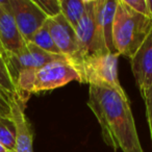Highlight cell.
Wrapping results in <instances>:
<instances>
[{
  "label": "cell",
  "instance_id": "2",
  "mask_svg": "<svg viewBox=\"0 0 152 152\" xmlns=\"http://www.w3.org/2000/svg\"><path fill=\"white\" fill-rule=\"evenodd\" d=\"M74 80L81 83V77L69 58L51 61L37 70L22 71L15 77L17 99L25 105L31 94L51 91Z\"/></svg>",
  "mask_w": 152,
  "mask_h": 152
},
{
  "label": "cell",
  "instance_id": "23",
  "mask_svg": "<svg viewBox=\"0 0 152 152\" xmlns=\"http://www.w3.org/2000/svg\"><path fill=\"white\" fill-rule=\"evenodd\" d=\"M0 152H9V151H7V150L5 149V148L3 147V146L1 145V144H0Z\"/></svg>",
  "mask_w": 152,
  "mask_h": 152
},
{
  "label": "cell",
  "instance_id": "1",
  "mask_svg": "<svg viewBox=\"0 0 152 152\" xmlns=\"http://www.w3.org/2000/svg\"><path fill=\"white\" fill-rule=\"evenodd\" d=\"M88 106L101 128L104 143L122 152H144L128 98L104 85H89Z\"/></svg>",
  "mask_w": 152,
  "mask_h": 152
},
{
  "label": "cell",
  "instance_id": "3",
  "mask_svg": "<svg viewBox=\"0 0 152 152\" xmlns=\"http://www.w3.org/2000/svg\"><path fill=\"white\" fill-rule=\"evenodd\" d=\"M152 28V19L127 7L118 0L113 24V43L120 55L131 58Z\"/></svg>",
  "mask_w": 152,
  "mask_h": 152
},
{
  "label": "cell",
  "instance_id": "14",
  "mask_svg": "<svg viewBox=\"0 0 152 152\" xmlns=\"http://www.w3.org/2000/svg\"><path fill=\"white\" fill-rule=\"evenodd\" d=\"M28 42L34 44L36 46H38L39 48L46 51V52L52 53V54L63 55L59 52L58 49H57L56 45L54 44V41H53L50 31H49L47 21L44 25L41 26V27L34 32V36L30 38V40L28 41Z\"/></svg>",
  "mask_w": 152,
  "mask_h": 152
},
{
  "label": "cell",
  "instance_id": "8",
  "mask_svg": "<svg viewBox=\"0 0 152 152\" xmlns=\"http://www.w3.org/2000/svg\"><path fill=\"white\" fill-rule=\"evenodd\" d=\"M49 31L59 52L72 61L74 66L79 59V49L75 29L61 14L47 19Z\"/></svg>",
  "mask_w": 152,
  "mask_h": 152
},
{
  "label": "cell",
  "instance_id": "19",
  "mask_svg": "<svg viewBox=\"0 0 152 152\" xmlns=\"http://www.w3.org/2000/svg\"><path fill=\"white\" fill-rule=\"evenodd\" d=\"M123 1L127 7H129L135 13L151 18L150 10L149 7H148V0H123Z\"/></svg>",
  "mask_w": 152,
  "mask_h": 152
},
{
  "label": "cell",
  "instance_id": "6",
  "mask_svg": "<svg viewBox=\"0 0 152 152\" xmlns=\"http://www.w3.org/2000/svg\"><path fill=\"white\" fill-rule=\"evenodd\" d=\"M17 26L26 42L47 21V16L34 0H9Z\"/></svg>",
  "mask_w": 152,
  "mask_h": 152
},
{
  "label": "cell",
  "instance_id": "20",
  "mask_svg": "<svg viewBox=\"0 0 152 152\" xmlns=\"http://www.w3.org/2000/svg\"><path fill=\"white\" fill-rule=\"evenodd\" d=\"M0 110L7 116L11 117V106H10V97L0 90Z\"/></svg>",
  "mask_w": 152,
  "mask_h": 152
},
{
  "label": "cell",
  "instance_id": "9",
  "mask_svg": "<svg viewBox=\"0 0 152 152\" xmlns=\"http://www.w3.org/2000/svg\"><path fill=\"white\" fill-rule=\"evenodd\" d=\"M76 39L79 49L78 65L86 57L98 54L96 44V0H87L86 12L83 19L75 28Z\"/></svg>",
  "mask_w": 152,
  "mask_h": 152
},
{
  "label": "cell",
  "instance_id": "22",
  "mask_svg": "<svg viewBox=\"0 0 152 152\" xmlns=\"http://www.w3.org/2000/svg\"><path fill=\"white\" fill-rule=\"evenodd\" d=\"M148 7H149L150 14H151V18H152V0H148Z\"/></svg>",
  "mask_w": 152,
  "mask_h": 152
},
{
  "label": "cell",
  "instance_id": "17",
  "mask_svg": "<svg viewBox=\"0 0 152 152\" xmlns=\"http://www.w3.org/2000/svg\"><path fill=\"white\" fill-rule=\"evenodd\" d=\"M34 3L47 16V18L56 17L61 14V0H34Z\"/></svg>",
  "mask_w": 152,
  "mask_h": 152
},
{
  "label": "cell",
  "instance_id": "10",
  "mask_svg": "<svg viewBox=\"0 0 152 152\" xmlns=\"http://www.w3.org/2000/svg\"><path fill=\"white\" fill-rule=\"evenodd\" d=\"M0 43L7 55L19 52L26 43L15 21L9 0H0Z\"/></svg>",
  "mask_w": 152,
  "mask_h": 152
},
{
  "label": "cell",
  "instance_id": "7",
  "mask_svg": "<svg viewBox=\"0 0 152 152\" xmlns=\"http://www.w3.org/2000/svg\"><path fill=\"white\" fill-rule=\"evenodd\" d=\"M118 0H96V44L98 54L115 53L113 24Z\"/></svg>",
  "mask_w": 152,
  "mask_h": 152
},
{
  "label": "cell",
  "instance_id": "12",
  "mask_svg": "<svg viewBox=\"0 0 152 152\" xmlns=\"http://www.w3.org/2000/svg\"><path fill=\"white\" fill-rule=\"evenodd\" d=\"M11 118L16 125V144L12 152H34V130L24 112V106L17 98H10Z\"/></svg>",
  "mask_w": 152,
  "mask_h": 152
},
{
  "label": "cell",
  "instance_id": "18",
  "mask_svg": "<svg viewBox=\"0 0 152 152\" xmlns=\"http://www.w3.org/2000/svg\"><path fill=\"white\" fill-rule=\"evenodd\" d=\"M141 95L146 105V116H147L150 137H151L152 142V86L149 88H146L144 90H141Z\"/></svg>",
  "mask_w": 152,
  "mask_h": 152
},
{
  "label": "cell",
  "instance_id": "21",
  "mask_svg": "<svg viewBox=\"0 0 152 152\" xmlns=\"http://www.w3.org/2000/svg\"><path fill=\"white\" fill-rule=\"evenodd\" d=\"M0 55L3 57V58L7 61V52L4 51V49H3V47H2V45H1V43H0Z\"/></svg>",
  "mask_w": 152,
  "mask_h": 152
},
{
  "label": "cell",
  "instance_id": "15",
  "mask_svg": "<svg viewBox=\"0 0 152 152\" xmlns=\"http://www.w3.org/2000/svg\"><path fill=\"white\" fill-rule=\"evenodd\" d=\"M0 144L9 152L16 144V125L11 117L0 115Z\"/></svg>",
  "mask_w": 152,
  "mask_h": 152
},
{
  "label": "cell",
  "instance_id": "11",
  "mask_svg": "<svg viewBox=\"0 0 152 152\" xmlns=\"http://www.w3.org/2000/svg\"><path fill=\"white\" fill-rule=\"evenodd\" d=\"M130 59L131 70L140 91L152 86V28Z\"/></svg>",
  "mask_w": 152,
  "mask_h": 152
},
{
  "label": "cell",
  "instance_id": "16",
  "mask_svg": "<svg viewBox=\"0 0 152 152\" xmlns=\"http://www.w3.org/2000/svg\"><path fill=\"white\" fill-rule=\"evenodd\" d=\"M0 90L10 98H17V87L7 61L0 55Z\"/></svg>",
  "mask_w": 152,
  "mask_h": 152
},
{
  "label": "cell",
  "instance_id": "5",
  "mask_svg": "<svg viewBox=\"0 0 152 152\" xmlns=\"http://www.w3.org/2000/svg\"><path fill=\"white\" fill-rule=\"evenodd\" d=\"M65 55H57L46 52L30 42H26L24 47L17 53L7 55V65L14 79L18 73L42 68L43 66L59 59H66Z\"/></svg>",
  "mask_w": 152,
  "mask_h": 152
},
{
  "label": "cell",
  "instance_id": "4",
  "mask_svg": "<svg viewBox=\"0 0 152 152\" xmlns=\"http://www.w3.org/2000/svg\"><path fill=\"white\" fill-rule=\"evenodd\" d=\"M119 53L107 52L86 57L76 66L81 77V83L104 85L116 90L125 98L127 94L123 90L118 76Z\"/></svg>",
  "mask_w": 152,
  "mask_h": 152
},
{
  "label": "cell",
  "instance_id": "13",
  "mask_svg": "<svg viewBox=\"0 0 152 152\" xmlns=\"http://www.w3.org/2000/svg\"><path fill=\"white\" fill-rule=\"evenodd\" d=\"M87 0H61V14L75 29L86 12Z\"/></svg>",
  "mask_w": 152,
  "mask_h": 152
},
{
  "label": "cell",
  "instance_id": "24",
  "mask_svg": "<svg viewBox=\"0 0 152 152\" xmlns=\"http://www.w3.org/2000/svg\"><path fill=\"white\" fill-rule=\"evenodd\" d=\"M0 115H2V116H7V115H5L4 113H3V112H2V110H0ZM7 117H10V116H7Z\"/></svg>",
  "mask_w": 152,
  "mask_h": 152
}]
</instances>
